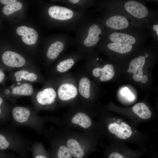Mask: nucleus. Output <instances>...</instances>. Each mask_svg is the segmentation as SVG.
I'll list each match as a JSON object with an SVG mask.
<instances>
[{"label": "nucleus", "mask_w": 158, "mask_h": 158, "mask_svg": "<svg viewBox=\"0 0 158 158\" xmlns=\"http://www.w3.org/2000/svg\"><path fill=\"white\" fill-rule=\"evenodd\" d=\"M109 38L112 42H118L132 45L134 44L136 41L135 38L133 36L120 32L113 33L110 35Z\"/></svg>", "instance_id": "obj_19"}, {"label": "nucleus", "mask_w": 158, "mask_h": 158, "mask_svg": "<svg viewBox=\"0 0 158 158\" xmlns=\"http://www.w3.org/2000/svg\"><path fill=\"white\" fill-rule=\"evenodd\" d=\"M90 80L87 78H83L79 81L78 86L79 92L82 96L85 98H88L90 97Z\"/></svg>", "instance_id": "obj_23"}, {"label": "nucleus", "mask_w": 158, "mask_h": 158, "mask_svg": "<svg viewBox=\"0 0 158 158\" xmlns=\"http://www.w3.org/2000/svg\"><path fill=\"white\" fill-rule=\"evenodd\" d=\"M6 79V76L4 70L0 68V84L4 85Z\"/></svg>", "instance_id": "obj_29"}, {"label": "nucleus", "mask_w": 158, "mask_h": 158, "mask_svg": "<svg viewBox=\"0 0 158 158\" xmlns=\"http://www.w3.org/2000/svg\"><path fill=\"white\" fill-rule=\"evenodd\" d=\"M97 121L102 135L106 136L110 142L129 143L141 147L151 145L149 135L138 130L122 118L107 117Z\"/></svg>", "instance_id": "obj_1"}, {"label": "nucleus", "mask_w": 158, "mask_h": 158, "mask_svg": "<svg viewBox=\"0 0 158 158\" xmlns=\"http://www.w3.org/2000/svg\"><path fill=\"white\" fill-rule=\"evenodd\" d=\"M16 1V0H1L0 2L3 4L7 5L13 3Z\"/></svg>", "instance_id": "obj_31"}, {"label": "nucleus", "mask_w": 158, "mask_h": 158, "mask_svg": "<svg viewBox=\"0 0 158 158\" xmlns=\"http://www.w3.org/2000/svg\"><path fill=\"white\" fill-rule=\"evenodd\" d=\"M113 66L111 64H107L102 68V75L100 80L102 81L109 80L111 79L114 75Z\"/></svg>", "instance_id": "obj_24"}, {"label": "nucleus", "mask_w": 158, "mask_h": 158, "mask_svg": "<svg viewBox=\"0 0 158 158\" xmlns=\"http://www.w3.org/2000/svg\"><path fill=\"white\" fill-rule=\"evenodd\" d=\"M69 1L73 4L78 3L80 1L79 0H70Z\"/></svg>", "instance_id": "obj_36"}, {"label": "nucleus", "mask_w": 158, "mask_h": 158, "mask_svg": "<svg viewBox=\"0 0 158 158\" xmlns=\"http://www.w3.org/2000/svg\"><path fill=\"white\" fill-rule=\"evenodd\" d=\"M5 98L0 92V115H1L4 110L2 109L4 108H9L8 107H4V106H7L6 104Z\"/></svg>", "instance_id": "obj_28"}, {"label": "nucleus", "mask_w": 158, "mask_h": 158, "mask_svg": "<svg viewBox=\"0 0 158 158\" xmlns=\"http://www.w3.org/2000/svg\"><path fill=\"white\" fill-rule=\"evenodd\" d=\"M101 32V30L98 25L94 24L91 25L89 28L88 35L84 42L85 46L91 47L96 44L99 40V35Z\"/></svg>", "instance_id": "obj_17"}, {"label": "nucleus", "mask_w": 158, "mask_h": 158, "mask_svg": "<svg viewBox=\"0 0 158 158\" xmlns=\"http://www.w3.org/2000/svg\"><path fill=\"white\" fill-rule=\"evenodd\" d=\"M7 79L13 83H39L42 80L40 72L32 66H25L9 72Z\"/></svg>", "instance_id": "obj_7"}, {"label": "nucleus", "mask_w": 158, "mask_h": 158, "mask_svg": "<svg viewBox=\"0 0 158 158\" xmlns=\"http://www.w3.org/2000/svg\"><path fill=\"white\" fill-rule=\"evenodd\" d=\"M153 29L156 32L157 35H158V25H154L153 26Z\"/></svg>", "instance_id": "obj_35"}, {"label": "nucleus", "mask_w": 158, "mask_h": 158, "mask_svg": "<svg viewBox=\"0 0 158 158\" xmlns=\"http://www.w3.org/2000/svg\"><path fill=\"white\" fill-rule=\"evenodd\" d=\"M145 61V57L140 56L134 58L130 62L127 71L134 73L133 77L135 80L140 81L143 75L142 68Z\"/></svg>", "instance_id": "obj_14"}, {"label": "nucleus", "mask_w": 158, "mask_h": 158, "mask_svg": "<svg viewBox=\"0 0 158 158\" xmlns=\"http://www.w3.org/2000/svg\"><path fill=\"white\" fill-rule=\"evenodd\" d=\"M11 112L13 121L16 123L29 126L39 133L42 132L45 121L37 115L33 108L15 106L11 109Z\"/></svg>", "instance_id": "obj_3"}, {"label": "nucleus", "mask_w": 158, "mask_h": 158, "mask_svg": "<svg viewBox=\"0 0 158 158\" xmlns=\"http://www.w3.org/2000/svg\"><path fill=\"white\" fill-rule=\"evenodd\" d=\"M64 48V45L60 41H57L52 43L49 47L47 51V57L53 60L56 58Z\"/></svg>", "instance_id": "obj_20"}, {"label": "nucleus", "mask_w": 158, "mask_h": 158, "mask_svg": "<svg viewBox=\"0 0 158 158\" xmlns=\"http://www.w3.org/2000/svg\"><path fill=\"white\" fill-rule=\"evenodd\" d=\"M36 91L31 83L18 82L13 83L9 86L2 89L0 92L6 99L15 102L21 97L32 96Z\"/></svg>", "instance_id": "obj_6"}, {"label": "nucleus", "mask_w": 158, "mask_h": 158, "mask_svg": "<svg viewBox=\"0 0 158 158\" xmlns=\"http://www.w3.org/2000/svg\"><path fill=\"white\" fill-rule=\"evenodd\" d=\"M130 92L129 90L126 87L123 88L121 91L122 94L126 96Z\"/></svg>", "instance_id": "obj_32"}, {"label": "nucleus", "mask_w": 158, "mask_h": 158, "mask_svg": "<svg viewBox=\"0 0 158 158\" xmlns=\"http://www.w3.org/2000/svg\"><path fill=\"white\" fill-rule=\"evenodd\" d=\"M132 109L135 115V125L136 127L140 124L151 119L152 113L148 107L144 103L139 102L135 104Z\"/></svg>", "instance_id": "obj_10"}, {"label": "nucleus", "mask_w": 158, "mask_h": 158, "mask_svg": "<svg viewBox=\"0 0 158 158\" xmlns=\"http://www.w3.org/2000/svg\"><path fill=\"white\" fill-rule=\"evenodd\" d=\"M148 80V77L146 75H144L142 76L140 80L141 82L143 83H146Z\"/></svg>", "instance_id": "obj_33"}, {"label": "nucleus", "mask_w": 158, "mask_h": 158, "mask_svg": "<svg viewBox=\"0 0 158 158\" xmlns=\"http://www.w3.org/2000/svg\"><path fill=\"white\" fill-rule=\"evenodd\" d=\"M49 16L53 18L61 20H68L73 16V13L68 8L59 6H52L48 10Z\"/></svg>", "instance_id": "obj_15"}, {"label": "nucleus", "mask_w": 158, "mask_h": 158, "mask_svg": "<svg viewBox=\"0 0 158 158\" xmlns=\"http://www.w3.org/2000/svg\"><path fill=\"white\" fill-rule=\"evenodd\" d=\"M127 98L130 100H132L134 98L133 95L131 92L127 96Z\"/></svg>", "instance_id": "obj_34"}, {"label": "nucleus", "mask_w": 158, "mask_h": 158, "mask_svg": "<svg viewBox=\"0 0 158 158\" xmlns=\"http://www.w3.org/2000/svg\"><path fill=\"white\" fill-rule=\"evenodd\" d=\"M74 61L72 59H68L59 62L56 66L57 71L61 73L65 72L70 69L74 64Z\"/></svg>", "instance_id": "obj_27"}, {"label": "nucleus", "mask_w": 158, "mask_h": 158, "mask_svg": "<svg viewBox=\"0 0 158 158\" xmlns=\"http://www.w3.org/2000/svg\"><path fill=\"white\" fill-rule=\"evenodd\" d=\"M110 50L120 54H125L130 52L133 48L131 44L118 42H112L107 46Z\"/></svg>", "instance_id": "obj_22"}, {"label": "nucleus", "mask_w": 158, "mask_h": 158, "mask_svg": "<svg viewBox=\"0 0 158 158\" xmlns=\"http://www.w3.org/2000/svg\"><path fill=\"white\" fill-rule=\"evenodd\" d=\"M1 60L5 66V69L9 72L14 69L25 66L27 61L20 54L11 51L4 52L1 56Z\"/></svg>", "instance_id": "obj_8"}, {"label": "nucleus", "mask_w": 158, "mask_h": 158, "mask_svg": "<svg viewBox=\"0 0 158 158\" xmlns=\"http://www.w3.org/2000/svg\"><path fill=\"white\" fill-rule=\"evenodd\" d=\"M57 93L60 100L66 101L75 97L77 95L78 91L73 85L64 83L59 87L57 90Z\"/></svg>", "instance_id": "obj_16"}, {"label": "nucleus", "mask_w": 158, "mask_h": 158, "mask_svg": "<svg viewBox=\"0 0 158 158\" xmlns=\"http://www.w3.org/2000/svg\"><path fill=\"white\" fill-rule=\"evenodd\" d=\"M10 148L21 155L24 156L25 152V145L19 139L9 141L4 135L0 134V149L6 150Z\"/></svg>", "instance_id": "obj_12"}, {"label": "nucleus", "mask_w": 158, "mask_h": 158, "mask_svg": "<svg viewBox=\"0 0 158 158\" xmlns=\"http://www.w3.org/2000/svg\"><path fill=\"white\" fill-rule=\"evenodd\" d=\"M106 24L110 28L119 30L127 28L129 25V23L125 17L116 15L109 18L106 21Z\"/></svg>", "instance_id": "obj_18"}, {"label": "nucleus", "mask_w": 158, "mask_h": 158, "mask_svg": "<svg viewBox=\"0 0 158 158\" xmlns=\"http://www.w3.org/2000/svg\"><path fill=\"white\" fill-rule=\"evenodd\" d=\"M56 96L55 90L51 87L36 90L31 97L33 108L37 112L42 109L51 107L55 102Z\"/></svg>", "instance_id": "obj_5"}, {"label": "nucleus", "mask_w": 158, "mask_h": 158, "mask_svg": "<svg viewBox=\"0 0 158 158\" xmlns=\"http://www.w3.org/2000/svg\"><path fill=\"white\" fill-rule=\"evenodd\" d=\"M72 158H87L96 150L101 137L86 133L64 131L61 136Z\"/></svg>", "instance_id": "obj_2"}, {"label": "nucleus", "mask_w": 158, "mask_h": 158, "mask_svg": "<svg viewBox=\"0 0 158 158\" xmlns=\"http://www.w3.org/2000/svg\"><path fill=\"white\" fill-rule=\"evenodd\" d=\"M49 152L50 158H72L61 137L52 140Z\"/></svg>", "instance_id": "obj_9"}, {"label": "nucleus", "mask_w": 158, "mask_h": 158, "mask_svg": "<svg viewBox=\"0 0 158 158\" xmlns=\"http://www.w3.org/2000/svg\"><path fill=\"white\" fill-rule=\"evenodd\" d=\"M62 122L68 126L80 130L83 132L101 137L102 136L97 121H95L85 113L78 112L68 120Z\"/></svg>", "instance_id": "obj_4"}, {"label": "nucleus", "mask_w": 158, "mask_h": 158, "mask_svg": "<svg viewBox=\"0 0 158 158\" xmlns=\"http://www.w3.org/2000/svg\"><path fill=\"white\" fill-rule=\"evenodd\" d=\"M22 7V3L16 1L12 4L6 5L3 7L2 11L3 13L6 16L9 15L14 12L20 10Z\"/></svg>", "instance_id": "obj_25"}, {"label": "nucleus", "mask_w": 158, "mask_h": 158, "mask_svg": "<svg viewBox=\"0 0 158 158\" xmlns=\"http://www.w3.org/2000/svg\"><path fill=\"white\" fill-rule=\"evenodd\" d=\"M119 142H110L109 145L114 151L111 152L107 158H126L120 151Z\"/></svg>", "instance_id": "obj_26"}, {"label": "nucleus", "mask_w": 158, "mask_h": 158, "mask_svg": "<svg viewBox=\"0 0 158 158\" xmlns=\"http://www.w3.org/2000/svg\"><path fill=\"white\" fill-rule=\"evenodd\" d=\"M31 150L33 158H50L49 151H47L40 142L36 143L33 145Z\"/></svg>", "instance_id": "obj_21"}, {"label": "nucleus", "mask_w": 158, "mask_h": 158, "mask_svg": "<svg viewBox=\"0 0 158 158\" xmlns=\"http://www.w3.org/2000/svg\"><path fill=\"white\" fill-rule=\"evenodd\" d=\"M126 11L133 16L138 18H144L148 14L146 7L142 4L137 1H128L124 4Z\"/></svg>", "instance_id": "obj_11"}, {"label": "nucleus", "mask_w": 158, "mask_h": 158, "mask_svg": "<svg viewBox=\"0 0 158 158\" xmlns=\"http://www.w3.org/2000/svg\"><path fill=\"white\" fill-rule=\"evenodd\" d=\"M102 73V68H96L92 71V73L94 76L97 77L99 76Z\"/></svg>", "instance_id": "obj_30"}, {"label": "nucleus", "mask_w": 158, "mask_h": 158, "mask_svg": "<svg viewBox=\"0 0 158 158\" xmlns=\"http://www.w3.org/2000/svg\"><path fill=\"white\" fill-rule=\"evenodd\" d=\"M16 32L18 35L21 36L22 41L25 44L32 45L37 42L38 34L34 29L22 26L17 28Z\"/></svg>", "instance_id": "obj_13"}]
</instances>
